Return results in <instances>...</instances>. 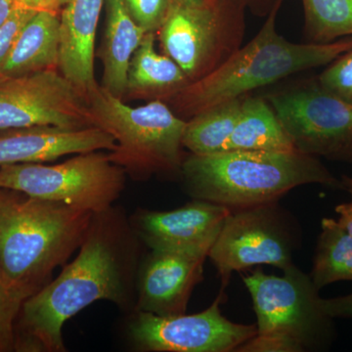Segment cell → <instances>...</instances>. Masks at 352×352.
<instances>
[{"label":"cell","instance_id":"obj_1","mask_svg":"<svg viewBox=\"0 0 352 352\" xmlns=\"http://www.w3.org/2000/svg\"><path fill=\"white\" fill-rule=\"evenodd\" d=\"M139 242L116 207L94 214L73 261L23 302L15 327L17 352H64L63 327L90 305L135 302Z\"/></svg>","mask_w":352,"mask_h":352},{"label":"cell","instance_id":"obj_2","mask_svg":"<svg viewBox=\"0 0 352 352\" xmlns=\"http://www.w3.org/2000/svg\"><path fill=\"white\" fill-rule=\"evenodd\" d=\"M94 214L0 188V265L25 300L50 283L54 270L78 251Z\"/></svg>","mask_w":352,"mask_h":352},{"label":"cell","instance_id":"obj_3","mask_svg":"<svg viewBox=\"0 0 352 352\" xmlns=\"http://www.w3.org/2000/svg\"><path fill=\"white\" fill-rule=\"evenodd\" d=\"M285 0H276L256 36L210 75L191 82L168 102L188 120L219 104L251 94L284 78L335 61L352 50V36L330 43H295L279 34L278 13Z\"/></svg>","mask_w":352,"mask_h":352},{"label":"cell","instance_id":"obj_4","mask_svg":"<svg viewBox=\"0 0 352 352\" xmlns=\"http://www.w3.org/2000/svg\"><path fill=\"white\" fill-rule=\"evenodd\" d=\"M180 175L193 199L212 201L234 210L277 201L296 187L320 184L344 189L319 161L305 153L226 151L190 154Z\"/></svg>","mask_w":352,"mask_h":352},{"label":"cell","instance_id":"obj_5","mask_svg":"<svg viewBox=\"0 0 352 352\" xmlns=\"http://www.w3.org/2000/svg\"><path fill=\"white\" fill-rule=\"evenodd\" d=\"M87 103L94 126L115 139L109 159L126 175L146 180L153 175L180 173L186 120L168 104L155 100L131 107L101 85L87 95Z\"/></svg>","mask_w":352,"mask_h":352},{"label":"cell","instance_id":"obj_6","mask_svg":"<svg viewBox=\"0 0 352 352\" xmlns=\"http://www.w3.org/2000/svg\"><path fill=\"white\" fill-rule=\"evenodd\" d=\"M247 10L244 0H171L157 32L161 52L179 65L190 82H197L240 50Z\"/></svg>","mask_w":352,"mask_h":352},{"label":"cell","instance_id":"obj_7","mask_svg":"<svg viewBox=\"0 0 352 352\" xmlns=\"http://www.w3.org/2000/svg\"><path fill=\"white\" fill-rule=\"evenodd\" d=\"M126 171L110 161L108 154L92 151L53 166H1L0 188L98 214L113 207L126 186Z\"/></svg>","mask_w":352,"mask_h":352},{"label":"cell","instance_id":"obj_8","mask_svg":"<svg viewBox=\"0 0 352 352\" xmlns=\"http://www.w3.org/2000/svg\"><path fill=\"white\" fill-rule=\"evenodd\" d=\"M283 273L276 276L258 270L243 277L256 315V333L285 338L302 351L327 349L335 333L333 319L322 308L319 289L295 264Z\"/></svg>","mask_w":352,"mask_h":352},{"label":"cell","instance_id":"obj_9","mask_svg":"<svg viewBox=\"0 0 352 352\" xmlns=\"http://www.w3.org/2000/svg\"><path fill=\"white\" fill-rule=\"evenodd\" d=\"M298 151L352 163V104L303 78L266 94Z\"/></svg>","mask_w":352,"mask_h":352},{"label":"cell","instance_id":"obj_10","mask_svg":"<svg viewBox=\"0 0 352 352\" xmlns=\"http://www.w3.org/2000/svg\"><path fill=\"white\" fill-rule=\"evenodd\" d=\"M296 248L288 217L277 201L234 208L208 252L221 281L220 292L226 291L236 271L256 265H271L288 270Z\"/></svg>","mask_w":352,"mask_h":352},{"label":"cell","instance_id":"obj_11","mask_svg":"<svg viewBox=\"0 0 352 352\" xmlns=\"http://www.w3.org/2000/svg\"><path fill=\"white\" fill-rule=\"evenodd\" d=\"M32 126H94L87 96L59 69L0 78V131Z\"/></svg>","mask_w":352,"mask_h":352},{"label":"cell","instance_id":"obj_12","mask_svg":"<svg viewBox=\"0 0 352 352\" xmlns=\"http://www.w3.org/2000/svg\"><path fill=\"white\" fill-rule=\"evenodd\" d=\"M219 292L210 307L200 314L170 316L135 311L129 333L141 351L230 352L256 335V325L234 323L223 316Z\"/></svg>","mask_w":352,"mask_h":352},{"label":"cell","instance_id":"obj_13","mask_svg":"<svg viewBox=\"0 0 352 352\" xmlns=\"http://www.w3.org/2000/svg\"><path fill=\"white\" fill-rule=\"evenodd\" d=\"M208 252L151 251L139 267L134 311L160 316L186 314L194 289L203 281Z\"/></svg>","mask_w":352,"mask_h":352},{"label":"cell","instance_id":"obj_14","mask_svg":"<svg viewBox=\"0 0 352 352\" xmlns=\"http://www.w3.org/2000/svg\"><path fill=\"white\" fill-rule=\"evenodd\" d=\"M230 208L199 200L168 212L139 208L129 219L133 232L151 251L210 252Z\"/></svg>","mask_w":352,"mask_h":352},{"label":"cell","instance_id":"obj_15","mask_svg":"<svg viewBox=\"0 0 352 352\" xmlns=\"http://www.w3.org/2000/svg\"><path fill=\"white\" fill-rule=\"evenodd\" d=\"M116 147L115 139L98 127L69 129L32 126L0 131V166L45 163L67 155L82 154Z\"/></svg>","mask_w":352,"mask_h":352},{"label":"cell","instance_id":"obj_16","mask_svg":"<svg viewBox=\"0 0 352 352\" xmlns=\"http://www.w3.org/2000/svg\"><path fill=\"white\" fill-rule=\"evenodd\" d=\"M105 0H71L61 11L59 71L85 96L98 87L94 46Z\"/></svg>","mask_w":352,"mask_h":352},{"label":"cell","instance_id":"obj_17","mask_svg":"<svg viewBox=\"0 0 352 352\" xmlns=\"http://www.w3.org/2000/svg\"><path fill=\"white\" fill-rule=\"evenodd\" d=\"M105 32L98 51L103 64L101 87L124 100L129 63L147 32L131 17L126 0H105Z\"/></svg>","mask_w":352,"mask_h":352},{"label":"cell","instance_id":"obj_18","mask_svg":"<svg viewBox=\"0 0 352 352\" xmlns=\"http://www.w3.org/2000/svg\"><path fill=\"white\" fill-rule=\"evenodd\" d=\"M156 39L157 34L147 32L134 52L127 72L124 98L168 103L191 83L179 65L157 52Z\"/></svg>","mask_w":352,"mask_h":352},{"label":"cell","instance_id":"obj_19","mask_svg":"<svg viewBox=\"0 0 352 352\" xmlns=\"http://www.w3.org/2000/svg\"><path fill=\"white\" fill-rule=\"evenodd\" d=\"M61 47V13L39 10L25 25L0 78H18L59 69Z\"/></svg>","mask_w":352,"mask_h":352},{"label":"cell","instance_id":"obj_20","mask_svg":"<svg viewBox=\"0 0 352 352\" xmlns=\"http://www.w3.org/2000/svg\"><path fill=\"white\" fill-rule=\"evenodd\" d=\"M279 118L265 97L247 95L227 151H296Z\"/></svg>","mask_w":352,"mask_h":352},{"label":"cell","instance_id":"obj_21","mask_svg":"<svg viewBox=\"0 0 352 352\" xmlns=\"http://www.w3.org/2000/svg\"><path fill=\"white\" fill-rule=\"evenodd\" d=\"M245 97L219 104L186 120L183 147L200 156L226 152Z\"/></svg>","mask_w":352,"mask_h":352},{"label":"cell","instance_id":"obj_22","mask_svg":"<svg viewBox=\"0 0 352 352\" xmlns=\"http://www.w3.org/2000/svg\"><path fill=\"white\" fill-rule=\"evenodd\" d=\"M309 276L319 291L335 282L352 281V237L338 220L322 219Z\"/></svg>","mask_w":352,"mask_h":352},{"label":"cell","instance_id":"obj_23","mask_svg":"<svg viewBox=\"0 0 352 352\" xmlns=\"http://www.w3.org/2000/svg\"><path fill=\"white\" fill-rule=\"evenodd\" d=\"M307 43H330L352 36V0H302Z\"/></svg>","mask_w":352,"mask_h":352},{"label":"cell","instance_id":"obj_24","mask_svg":"<svg viewBox=\"0 0 352 352\" xmlns=\"http://www.w3.org/2000/svg\"><path fill=\"white\" fill-rule=\"evenodd\" d=\"M24 302L0 265V352L15 351L16 322Z\"/></svg>","mask_w":352,"mask_h":352},{"label":"cell","instance_id":"obj_25","mask_svg":"<svg viewBox=\"0 0 352 352\" xmlns=\"http://www.w3.org/2000/svg\"><path fill=\"white\" fill-rule=\"evenodd\" d=\"M41 9L32 0H15L12 13L0 27V69L12 51L21 32Z\"/></svg>","mask_w":352,"mask_h":352},{"label":"cell","instance_id":"obj_26","mask_svg":"<svg viewBox=\"0 0 352 352\" xmlns=\"http://www.w3.org/2000/svg\"><path fill=\"white\" fill-rule=\"evenodd\" d=\"M317 78L322 87L352 104V50L329 64Z\"/></svg>","mask_w":352,"mask_h":352},{"label":"cell","instance_id":"obj_27","mask_svg":"<svg viewBox=\"0 0 352 352\" xmlns=\"http://www.w3.org/2000/svg\"><path fill=\"white\" fill-rule=\"evenodd\" d=\"M171 0H126L127 9L146 32L159 31L170 9Z\"/></svg>","mask_w":352,"mask_h":352},{"label":"cell","instance_id":"obj_28","mask_svg":"<svg viewBox=\"0 0 352 352\" xmlns=\"http://www.w3.org/2000/svg\"><path fill=\"white\" fill-rule=\"evenodd\" d=\"M322 308L331 318L352 319V293L333 298H322Z\"/></svg>","mask_w":352,"mask_h":352},{"label":"cell","instance_id":"obj_29","mask_svg":"<svg viewBox=\"0 0 352 352\" xmlns=\"http://www.w3.org/2000/svg\"><path fill=\"white\" fill-rule=\"evenodd\" d=\"M346 191L351 194V201L340 204V205L336 207L335 210L339 214L338 222L344 227V230L352 237V188H347Z\"/></svg>","mask_w":352,"mask_h":352},{"label":"cell","instance_id":"obj_30","mask_svg":"<svg viewBox=\"0 0 352 352\" xmlns=\"http://www.w3.org/2000/svg\"><path fill=\"white\" fill-rule=\"evenodd\" d=\"M248 10L256 17L263 18L270 13L276 0H244Z\"/></svg>","mask_w":352,"mask_h":352},{"label":"cell","instance_id":"obj_31","mask_svg":"<svg viewBox=\"0 0 352 352\" xmlns=\"http://www.w3.org/2000/svg\"><path fill=\"white\" fill-rule=\"evenodd\" d=\"M41 10L55 11L61 13L64 8L71 0H34Z\"/></svg>","mask_w":352,"mask_h":352},{"label":"cell","instance_id":"obj_32","mask_svg":"<svg viewBox=\"0 0 352 352\" xmlns=\"http://www.w3.org/2000/svg\"><path fill=\"white\" fill-rule=\"evenodd\" d=\"M15 0H0V27L12 13Z\"/></svg>","mask_w":352,"mask_h":352},{"label":"cell","instance_id":"obj_33","mask_svg":"<svg viewBox=\"0 0 352 352\" xmlns=\"http://www.w3.org/2000/svg\"><path fill=\"white\" fill-rule=\"evenodd\" d=\"M342 186H344V189L346 190L347 188H352V178L349 177V176L344 175L342 177Z\"/></svg>","mask_w":352,"mask_h":352},{"label":"cell","instance_id":"obj_34","mask_svg":"<svg viewBox=\"0 0 352 352\" xmlns=\"http://www.w3.org/2000/svg\"><path fill=\"white\" fill-rule=\"evenodd\" d=\"M182 1L188 2V3L199 4L201 3L204 0H182Z\"/></svg>","mask_w":352,"mask_h":352}]
</instances>
